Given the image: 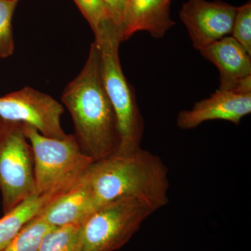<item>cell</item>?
Here are the masks:
<instances>
[{
  "label": "cell",
  "mask_w": 251,
  "mask_h": 251,
  "mask_svg": "<svg viewBox=\"0 0 251 251\" xmlns=\"http://www.w3.org/2000/svg\"><path fill=\"white\" fill-rule=\"evenodd\" d=\"M62 101L72 116L74 137L87 156L96 162L118 151L116 116L104 88L95 43L80 73L64 88Z\"/></svg>",
  "instance_id": "obj_1"
},
{
  "label": "cell",
  "mask_w": 251,
  "mask_h": 251,
  "mask_svg": "<svg viewBox=\"0 0 251 251\" xmlns=\"http://www.w3.org/2000/svg\"><path fill=\"white\" fill-rule=\"evenodd\" d=\"M168 168L157 155L140 148L94 162L85 174L97 208L133 198L153 211L169 202Z\"/></svg>",
  "instance_id": "obj_2"
},
{
  "label": "cell",
  "mask_w": 251,
  "mask_h": 251,
  "mask_svg": "<svg viewBox=\"0 0 251 251\" xmlns=\"http://www.w3.org/2000/svg\"><path fill=\"white\" fill-rule=\"evenodd\" d=\"M98 49L104 88L116 116L120 135L117 151L128 152L140 148L145 124L134 88L124 74L120 58V31L109 22L94 33Z\"/></svg>",
  "instance_id": "obj_3"
},
{
  "label": "cell",
  "mask_w": 251,
  "mask_h": 251,
  "mask_svg": "<svg viewBox=\"0 0 251 251\" xmlns=\"http://www.w3.org/2000/svg\"><path fill=\"white\" fill-rule=\"evenodd\" d=\"M23 131L32 149L36 193L39 194L66 192L85 176L94 162L74 135L63 139L49 138L27 125H23Z\"/></svg>",
  "instance_id": "obj_4"
},
{
  "label": "cell",
  "mask_w": 251,
  "mask_h": 251,
  "mask_svg": "<svg viewBox=\"0 0 251 251\" xmlns=\"http://www.w3.org/2000/svg\"><path fill=\"white\" fill-rule=\"evenodd\" d=\"M154 211L133 198L99 206L80 226L82 251H115L127 244Z\"/></svg>",
  "instance_id": "obj_5"
},
{
  "label": "cell",
  "mask_w": 251,
  "mask_h": 251,
  "mask_svg": "<svg viewBox=\"0 0 251 251\" xmlns=\"http://www.w3.org/2000/svg\"><path fill=\"white\" fill-rule=\"evenodd\" d=\"M0 191L4 214L36 193L32 149L18 122L0 123Z\"/></svg>",
  "instance_id": "obj_6"
},
{
  "label": "cell",
  "mask_w": 251,
  "mask_h": 251,
  "mask_svg": "<svg viewBox=\"0 0 251 251\" xmlns=\"http://www.w3.org/2000/svg\"><path fill=\"white\" fill-rule=\"evenodd\" d=\"M64 111L53 97L31 87L0 97V120L30 126L49 138L67 136L61 125Z\"/></svg>",
  "instance_id": "obj_7"
},
{
  "label": "cell",
  "mask_w": 251,
  "mask_h": 251,
  "mask_svg": "<svg viewBox=\"0 0 251 251\" xmlns=\"http://www.w3.org/2000/svg\"><path fill=\"white\" fill-rule=\"evenodd\" d=\"M237 7L221 1L188 0L180 10L195 49L201 51L232 33Z\"/></svg>",
  "instance_id": "obj_8"
},
{
  "label": "cell",
  "mask_w": 251,
  "mask_h": 251,
  "mask_svg": "<svg viewBox=\"0 0 251 251\" xmlns=\"http://www.w3.org/2000/svg\"><path fill=\"white\" fill-rule=\"evenodd\" d=\"M200 52L219 69V90L251 93V56L232 36H226Z\"/></svg>",
  "instance_id": "obj_9"
},
{
  "label": "cell",
  "mask_w": 251,
  "mask_h": 251,
  "mask_svg": "<svg viewBox=\"0 0 251 251\" xmlns=\"http://www.w3.org/2000/svg\"><path fill=\"white\" fill-rule=\"evenodd\" d=\"M251 112V93L218 90L209 98L196 102L191 110L180 111L176 124L182 130L194 129L212 120H224L238 125Z\"/></svg>",
  "instance_id": "obj_10"
},
{
  "label": "cell",
  "mask_w": 251,
  "mask_h": 251,
  "mask_svg": "<svg viewBox=\"0 0 251 251\" xmlns=\"http://www.w3.org/2000/svg\"><path fill=\"white\" fill-rule=\"evenodd\" d=\"M97 209L85 175L72 188L54 198L38 216L53 227L81 226Z\"/></svg>",
  "instance_id": "obj_11"
},
{
  "label": "cell",
  "mask_w": 251,
  "mask_h": 251,
  "mask_svg": "<svg viewBox=\"0 0 251 251\" xmlns=\"http://www.w3.org/2000/svg\"><path fill=\"white\" fill-rule=\"evenodd\" d=\"M173 0H127L121 40L129 39L140 31L161 39L176 23L171 18Z\"/></svg>",
  "instance_id": "obj_12"
},
{
  "label": "cell",
  "mask_w": 251,
  "mask_h": 251,
  "mask_svg": "<svg viewBox=\"0 0 251 251\" xmlns=\"http://www.w3.org/2000/svg\"><path fill=\"white\" fill-rule=\"evenodd\" d=\"M62 193H34L0 219V251L3 250L27 223Z\"/></svg>",
  "instance_id": "obj_13"
},
{
  "label": "cell",
  "mask_w": 251,
  "mask_h": 251,
  "mask_svg": "<svg viewBox=\"0 0 251 251\" xmlns=\"http://www.w3.org/2000/svg\"><path fill=\"white\" fill-rule=\"evenodd\" d=\"M53 228L36 216L1 251H38L44 237Z\"/></svg>",
  "instance_id": "obj_14"
},
{
  "label": "cell",
  "mask_w": 251,
  "mask_h": 251,
  "mask_svg": "<svg viewBox=\"0 0 251 251\" xmlns=\"http://www.w3.org/2000/svg\"><path fill=\"white\" fill-rule=\"evenodd\" d=\"M80 226L54 227L44 237L38 251H82Z\"/></svg>",
  "instance_id": "obj_15"
},
{
  "label": "cell",
  "mask_w": 251,
  "mask_h": 251,
  "mask_svg": "<svg viewBox=\"0 0 251 251\" xmlns=\"http://www.w3.org/2000/svg\"><path fill=\"white\" fill-rule=\"evenodd\" d=\"M17 3L14 0H0V58H7L14 54L12 18Z\"/></svg>",
  "instance_id": "obj_16"
},
{
  "label": "cell",
  "mask_w": 251,
  "mask_h": 251,
  "mask_svg": "<svg viewBox=\"0 0 251 251\" xmlns=\"http://www.w3.org/2000/svg\"><path fill=\"white\" fill-rule=\"evenodd\" d=\"M232 37L251 56V3L237 7L232 27Z\"/></svg>",
  "instance_id": "obj_17"
},
{
  "label": "cell",
  "mask_w": 251,
  "mask_h": 251,
  "mask_svg": "<svg viewBox=\"0 0 251 251\" xmlns=\"http://www.w3.org/2000/svg\"><path fill=\"white\" fill-rule=\"evenodd\" d=\"M81 13L90 24L93 32H97L107 23L111 22L108 11L101 0H74ZM112 23V22H111Z\"/></svg>",
  "instance_id": "obj_18"
},
{
  "label": "cell",
  "mask_w": 251,
  "mask_h": 251,
  "mask_svg": "<svg viewBox=\"0 0 251 251\" xmlns=\"http://www.w3.org/2000/svg\"><path fill=\"white\" fill-rule=\"evenodd\" d=\"M108 11L109 18L114 25L121 32L123 27L124 19L127 0H101Z\"/></svg>",
  "instance_id": "obj_19"
},
{
  "label": "cell",
  "mask_w": 251,
  "mask_h": 251,
  "mask_svg": "<svg viewBox=\"0 0 251 251\" xmlns=\"http://www.w3.org/2000/svg\"><path fill=\"white\" fill-rule=\"evenodd\" d=\"M14 1H19V0H14Z\"/></svg>",
  "instance_id": "obj_20"
},
{
  "label": "cell",
  "mask_w": 251,
  "mask_h": 251,
  "mask_svg": "<svg viewBox=\"0 0 251 251\" xmlns=\"http://www.w3.org/2000/svg\"><path fill=\"white\" fill-rule=\"evenodd\" d=\"M1 120H0V123H1Z\"/></svg>",
  "instance_id": "obj_21"
}]
</instances>
